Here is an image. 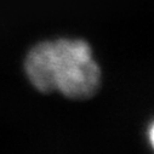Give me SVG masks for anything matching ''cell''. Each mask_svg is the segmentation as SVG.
Instances as JSON below:
<instances>
[{"mask_svg":"<svg viewBox=\"0 0 154 154\" xmlns=\"http://www.w3.org/2000/svg\"><path fill=\"white\" fill-rule=\"evenodd\" d=\"M29 82L42 92L85 100L96 94L101 70L90 45L79 39H57L35 45L24 63Z\"/></svg>","mask_w":154,"mask_h":154,"instance_id":"6da1fadb","label":"cell"}]
</instances>
